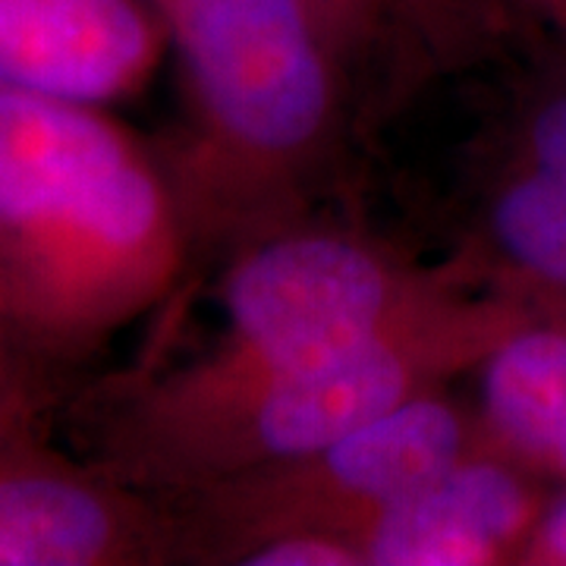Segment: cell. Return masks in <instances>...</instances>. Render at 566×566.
<instances>
[{"instance_id":"6da1fadb","label":"cell","mask_w":566,"mask_h":566,"mask_svg":"<svg viewBox=\"0 0 566 566\" xmlns=\"http://www.w3.org/2000/svg\"><path fill=\"white\" fill-rule=\"evenodd\" d=\"M192 237L161 155L104 107L0 85V308L70 363L174 290Z\"/></svg>"},{"instance_id":"7a4b0ae2","label":"cell","mask_w":566,"mask_h":566,"mask_svg":"<svg viewBox=\"0 0 566 566\" xmlns=\"http://www.w3.org/2000/svg\"><path fill=\"white\" fill-rule=\"evenodd\" d=\"M463 283L441 303L340 359L264 375L233 387H182L158 378L88 394L92 463L142 494H186L262 465L334 444L353 428L419 394L450 387L532 315L526 293Z\"/></svg>"},{"instance_id":"3957f363","label":"cell","mask_w":566,"mask_h":566,"mask_svg":"<svg viewBox=\"0 0 566 566\" xmlns=\"http://www.w3.org/2000/svg\"><path fill=\"white\" fill-rule=\"evenodd\" d=\"M186 126L161 161L192 243L237 252L300 221L337 133L340 76L305 0H174Z\"/></svg>"},{"instance_id":"277c9868","label":"cell","mask_w":566,"mask_h":566,"mask_svg":"<svg viewBox=\"0 0 566 566\" xmlns=\"http://www.w3.org/2000/svg\"><path fill=\"white\" fill-rule=\"evenodd\" d=\"M475 277L472 264L422 271L353 237L290 227L237 252L223 293L230 331L167 381L233 387L340 359Z\"/></svg>"},{"instance_id":"5b68a950","label":"cell","mask_w":566,"mask_h":566,"mask_svg":"<svg viewBox=\"0 0 566 566\" xmlns=\"http://www.w3.org/2000/svg\"><path fill=\"white\" fill-rule=\"evenodd\" d=\"M482 447L479 409L457 403L450 387L428 390L315 453L180 494L186 554L227 564L277 532H324L356 545L368 520Z\"/></svg>"},{"instance_id":"8992f818","label":"cell","mask_w":566,"mask_h":566,"mask_svg":"<svg viewBox=\"0 0 566 566\" xmlns=\"http://www.w3.org/2000/svg\"><path fill=\"white\" fill-rule=\"evenodd\" d=\"M186 554L180 516L48 438H0V566H148Z\"/></svg>"},{"instance_id":"52a82bcc","label":"cell","mask_w":566,"mask_h":566,"mask_svg":"<svg viewBox=\"0 0 566 566\" xmlns=\"http://www.w3.org/2000/svg\"><path fill=\"white\" fill-rule=\"evenodd\" d=\"M547 479L488 444L356 532L363 566L520 564Z\"/></svg>"},{"instance_id":"ba28073f","label":"cell","mask_w":566,"mask_h":566,"mask_svg":"<svg viewBox=\"0 0 566 566\" xmlns=\"http://www.w3.org/2000/svg\"><path fill=\"white\" fill-rule=\"evenodd\" d=\"M167 41L151 0H0V85L104 107L139 95Z\"/></svg>"},{"instance_id":"9c48e42d","label":"cell","mask_w":566,"mask_h":566,"mask_svg":"<svg viewBox=\"0 0 566 566\" xmlns=\"http://www.w3.org/2000/svg\"><path fill=\"white\" fill-rule=\"evenodd\" d=\"M532 315L482 363L488 444L566 488V293H526Z\"/></svg>"},{"instance_id":"30bf717a","label":"cell","mask_w":566,"mask_h":566,"mask_svg":"<svg viewBox=\"0 0 566 566\" xmlns=\"http://www.w3.org/2000/svg\"><path fill=\"white\" fill-rule=\"evenodd\" d=\"M494 281L523 293H566V177L513 161L485 205Z\"/></svg>"},{"instance_id":"8fae6325","label":"cell","mask_w":566,"mask_h":566,"mask_svg":"<svg viewBox=\"0 0 566 566\" xmlns=\"http://www.w3.org/2000/svg\"><path fill=\"white\" fill-rule=\"evenodd\" d=\"M54 365L0 308V438H48L61 406Z\"/></svg>"},{"instance_id":"7c38bea8","label":"cell","mask_w":566,"mask_h":566,"mask_svg":"<svg viewBox=\"0 0 566 566\" xmlns=\"http://www.w3.org/2000/svg\"><path fill=\"white\" fill-rule=\"evenodd\" d=\"M227 564L245 566H363L359 547L324 532H277L240 547Z\"/></svg>"},{"instance_id":"4fadbf2b","label":"cell","mask_w":566,"mask_h":566,"mask_svg":"<svg viewBox=\"0 0 566 566\" xmlns=\"http://www.w3.org/2000/svg\"><path fill=\"white\" fill-rule=\"evenodd\" d=\"M491 10V0H394L397 29L441 48L475 35Z\"/></svg>"},{"instance_id":"5bb4252c","label":"cell","mask_w":566,"mask_h":566,"mask_svg":"<svg viewBox=\"0 0 566 566\" xmlns=\"http://www.w3.org/2000/svg\"><path fill=\"white\" fill-rule=\"evenodd\" d=\"M513 161L566 177V92L545 95L532 104L516 126V158Z\"/></svg>"},{"instance_id":"9a60e30c","label":"cell","mask_w":566,"mask_h":566,"mask_svg":"<svg viewBox=\"0 0 566 566\" xmlns=\"http://www.w3.org/2000/svg\"><path fill=\"white\" fill-rule=\"evenodd\" d=\"M394 20V0H337V61L349 66L378 48Z\"/></svg>"},{"instance_id":"2e32d148","label":"cell","mask_w":566,"mask_h":566,"mask_svg":"<svg viewBox=\"0 0 566 566\" xmlns=\"http://www.w3.org/2000/svg\"><path fill=\"white\" fill-rule=\"evenodd\" d=\"M526 566H566V488L551 497L542 523L535 526L520 557Z\"/></svg>"},{"instance_id":"e0dca14e","label":"cell","mask_w":566,"mask_h":566,"mask_svg":"<svg viewBox=\"0 0 566 566\" xmlns=\"http://www.w3.org/2000/svg\"><path fill=\"white\" fill-rule=\"evenodd\" d=\"M308 10L315 13V20L322 25L324 39L331 44L334 57H337V0H305Z\"/></svg>"},{"instance_id":"ac0fdd59","label":"cell","mask_w":566,"mask_h":566,"mask_svg":"<svg viewBox=\"0 0 566 566\" xmlns=\"http://www.w3.org/2000/svg\"><path fill=\"white\" fill-rule=\"evenodd\" d=\"M542 10H545L547 17H551V20L557 22V25L566 32V0H547Z\"/></svg>"},{"instance_id":"d6986e66","label":"cell","mask_w":566,"mask_h":566,"mask_svg":"<svg viewBox=\"0 0 566 566\" xmlns=\"http://www.w3.org/2000/svg\"><path fill=\"white\" fill-rule=\"evenodd\" d=\"M151 3H155V7L161 10L164 22H167V17H170V10H174V0H151Z\"/></svg>"},{"instance_id":"ffe728a7","label":"cell","mask_w":566,"mask_h":566,"mask_svg":"<svg viewBox=\"0 0 566 566\" xmlns=\"http://www.w3.org/2000/svg\"><path fill=\"white\" fill-rule=\"evenodd\" d=\"M532 3H538V7H545L547 0H532Z\"/></svg>"}]
</instances>
